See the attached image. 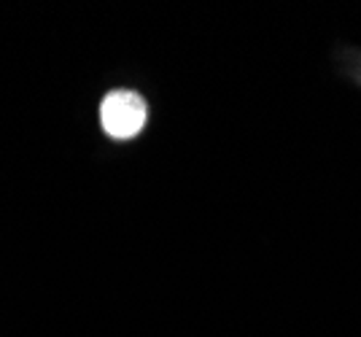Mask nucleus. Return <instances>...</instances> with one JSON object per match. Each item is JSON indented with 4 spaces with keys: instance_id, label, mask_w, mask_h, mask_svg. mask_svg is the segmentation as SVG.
<instances>
[{
    "instance_id": "f257e3e1",
    "label": "nucleus",
    "mask_w": 361,
    "mask_h": 337,
    "mask_svg": "<svg viewBox=\"0 0 361 337\" xmlns=\"http://www.w3.org/2000/svg\"><path fill=\"white\" fill-rule=\"evenodd\" d=\"M100 122L111 138H135L146 124V100L130 90L108 92L103 106H100Z\"/></svg>"
}]
</instances>
